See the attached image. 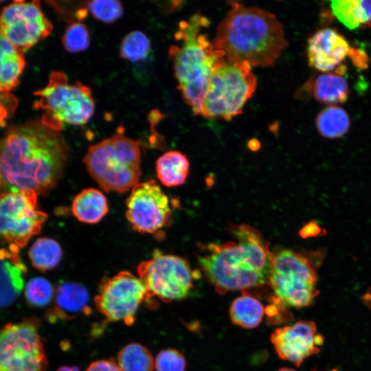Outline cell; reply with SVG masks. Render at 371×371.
I'll return each instance as SVG.
<instances>
[{
    "mask_svg": "<svg viewBox=\"0 0 371 371\" xmlns=\"http://www.w3.org/2000/svg\"><path fill=\"white\" fill-rule=\"evenodd\" d=\"M209 23V20L200 14L180 22L175 35L180 45H172L168 51L178 89L196 115H200L213 68L225 56L204 32Z\"/></svg>",
    "mask_w": 371,
    "mask_h": 371,
    "instance_id": "cell-4",
    "label": "cell"
},
{
    "mask_svg": "<svg viewBox=\"0 0 371 371\" xmlns=\"http://www.w3.org/2000/svg\"><path fill=\"white\" fill-rule=\"evenodd\" d=\"M190 162L186 155L177 150L168 151L156 161V173L160 182L166 187L183 185L189 174Z\"/></svg>",
    "mask_w": 371,
    "mask_h": 371,
    "instance_id": "cell-21",
    "label": "cell"
},
{
    "mask_svg": "<svg viewBox=\"0 0 371 371\" xmlns=\"http://www.w3.org/2000/svg\"><path fill=\"white\" fill-rule=\"evenodd\" d=\"M36 317L0 329V371H45L47 355Z\"/></svg>",
    "mask_w": 371,
    "mask_h": 371,
    "instance_id": "cell-9",
    "label": "cell"
},
{
    "mask_svg": "<svg viewBox=\"0 0 371 371\" xmlns=\"http://www.w3.org/2000/svg\"><path fill=\"white\" fill-rule=\"evenodd\" d=\"M330 7L333 14L348 29L371 27V0L332 1Z\"/></svg>",
    "mask_w": 371,
    "mask_h": 371,
    "instance_id": "cell-22",
    "label": "cell"
},
{
    "mask_svg": "<svg viewBox=\"0 0 371 371\" xmlns=\"http://www.w3.org/2000/svg\"><path fill=\"white\" fill-rule=\"evenodd\" d=\"M71 211L80 222L95 224L108 213V201L100 190L92 188H86L74 198Z\"/></svg>",
    "mask_w": 371,
    "mask_h": 371,
    "instance_id": "cell-20",
    "label": "cell"
},
{
    "mask_svg": "<svg viewBox=\"0 0 371 371\" xmlns=\"http://www.w3.org/2000/svg\"><path fill=\"white\" fill-rule=\"evenodd\" d=\"M83 161L90 176L106 192L124 193L139 183V142L122 133L91 146Z\"/></svg>",
    "mask_w": 371,
    "mask_h": 371,
    "instance_id": "cell-5",
    "label": "cell"
},
{
    "mask_svg": "<svg viewBox=\"0 0 371 371\" xmlns=\"http://www.w3.org/2000/svg\"><path fill=\"white\" fill-rule=\"evenodd\" d=\"M150 52V42L140 31H133L125 36L120 47V55L124 59L138 62L145 60Z\"/></svg>",
    "mask_w": 371,
    "mask_h": 371,
    "instance_id": "cell-28",
    "label": "cell"
},
{
    "mask_svg": "<svg viewBox=\"0 0 371 371\" xmlns=\"http://www.w3.org/2000/svg\"><path fill=\"white\" fill-rule=\"evenodd\" d=\"M331 371H337V370H331Z\"/></svg>",
    "mask_w": 371,
    "mask_h": 371,
    "instance_id": "cell-38",
    "label": "cell"
},
{
    "mask_svg": "<svg viewBox=\"0 0 371 371\" xmlns=\"http://www.w3.org/2000/svg\"><path fill=\"white\" fill-rule=\"evenodd\" d=\"M18 102L8 91H0V126L5 125L6 121L13 115Z\"/></svg>",
    "mask_w": 371,
    "mask_h": 371,
    "instance_id": "cell-33",
    "label": "cell"
},
{
    "mask_svg": "<svg viewBox=\"0 0 371 371\" xmlns=\"http://www.w3.org/2000/svg\"><path fill=\"white\" fill-rule=\"evenodd\" d=\"M138 277L145 285L149 299L164 302L186 297L193 287L194 274L188 262L179 256L165 254L158 249L152 258L141 262Z\"/></svg>",
    "mask_w": 371,
    "mask_h": 371,
    "instance_id": "cell-10",
    "label": "cell"
},
{
    "mask_svg": "<svg viewBox=\"0 0 371 371\" xmlns=\"http://www.w3.org/2000/svg\"><path fill=\"white\" fill-rule=\"evenodd\" d=\"M212 43L227 59L251 67L272 65L288 44L283 26L273 14L238 2L232 3L218 24Z\"/></svg>",
    "mask_w": 371,
    "mask_h": 371,
    "instance_id": "cell-3",
    "label": "cell"
},
{
    "mask_svg": "<svg viewBox=\"0 0 371 371\" xmlns=\"http://www.w3.org/2000/svg\"><path fill=\"white\" fill-rule=\"evenodd\" d=\"M350 124L347 112L336 105L326 107L316 118V127L319 133L330 139L344 135L350 128Z\"/></svg>",
    "mask_w": 371,
    "mask_h": 371,
    "instance_id": "cell-25",
    "label": "cell"
},
{
    "mask_svg": "<svg viewBox=\"0 0 371 371\" xmlns=\"http://www.w3.org/2000/svg\"><path fill=\"white\" fill-rule=\"evenodd\" d=\"M54 302L46 314L51 323L69 320L80 313H89V295L82 284L69 281H62L55 289Z\"/></svg>",
    "mask_w": 371,
    "mask_h": 371,
    "instance_id": "cell-17",
    "label": "cell"
},
{
    "mask_svg": "<svg viewBox=\"0 0 371 371\" xmlns=\"http://www.w3.org/2000/svg\"><path fill=\"white\" fill-rule=\"evenodd\" d=\"M27 267L19 248L9 245L0 247V308L12 304L23 290Z\"/></svg>",
    "mask_w": 371,
    "mask_h": 371,
    "instance_id": "cell-18",
    "label": "cell"
},
{
    "mask_svg": "<svg viewBox=\"0 0 371 371\" xmlns=\"http://www.w3.org/2000/svg\"><path fill=\"white\" fill-rule=\"evenodd\" d=\"M86 8L100 21L113 23L123 14V7L116 0H94L87 2Z\"/></svg>",
    "mask_w": 371,
    "mask_h": 371,
    "instance_id": "cell-31",
    "label": "cell"
},
{
    "mask_svg": "<svg viewBox=\"0 0 371 371\" xmlns=\"http://www.w3.org/2000/svg\"><path fill=\"white\" fill-rule=\"evenodd\" d=\"M271 341L280 359L300 366L306 358L319 352L324 339L317 333L313 322L302 320L277 328Z\"/></svg>",
    "mask_w": 371,
    "mask_h": 371,
    "instance_id": "cell-15",
    "label": "cell"
},
{
    "mask_svg": "<svg viewBox=\"0 0 371 371\" xmlns=\"http://www.w3.org/2000/svg\"><path fill=\"white\" fill-rule=\"evenodd\" d=\"M186 360L183 355L175 349L160 351L155 361L156 371H185Z\"/></svg>",
    "mask_w": 371,
    "mask_h": 371,
    "instance_id": "cell-32",
    "label": "cell"
},
{
    "mask_svg": "<svg viewBox=\"0 0 371 371\" xmlns=\"http://www.w3.org/2000/svg\"><path fill=\"white\" fill-rule=\"evenodd\" d=\"M256 85L248 63L221 58L213 68L200 115L206 118L231 120L241 113Z\"/></svg>",
    "mask_w": 371,
    "mask_h": 371,
    "instance_id": "cell-6",
    "label": "cell"
},
{
    "mask_svg": "<svg viewBox=\"0 0 371 371\" xmlns=\"http://www.w3.org/2000/svg\"><path fill=\"white\" fill-rule=\"evenodd\" d=\"M55 289L51 282L43 277H34L26 284L25 297L33 307L41 308L48 305L54 297Z\"/></svg>",
    "mask_w": 371,
    "mask_h": 371,
    "instance_id": "cell-29",
    "label": "cell"
},
{
    "mask_svg": "<svg viewBox=\"0 0 371 371\" xmlns=\"http://www.w3.org/2000/svg\"><path fill=\"white\" fill-rule=\"evenodd\" d=\"M278 371H296V370H295L293 369H291V368H282L280 370H278Z\"/></svg>",
    "mask_w": 371,
    "mask_h": 371,
    "instance_id": "cell-37",
    "label": "cell"
},
{
    "mask_svg": "<svg viewBox=\"0 0 371 371\" xmlns=\"http://www.w3.org/2000/svg\"><path fill=\"white\" fill-rule=\"evenodd\" d=\"M37 195L32 191L0 194V240L20 249L41 232L47 215L38 208Z\"/></svg>",
    "mask_w": 371,
    "mask_h": 371,
    "instance_id": "cell-11",
    "label": "cell"
},
{
    "mask_svg": "<svg viewBox=\"0 0 371 371\" xmlns=\"http://www.w3.org/2000/svg\"><path fill=\"white\" fill-rule=\"evenodd\" d=\"M62 41L64 48L70 53L86 50L90 44L87 25L80 21L70 23L65 29Z\"/></svg>",
    "mask_w": 371,
    "mask_h": 371,
    "instance_id": "cell-30",
    "label": "cell"
},
{
    "mask_svg": "<svg viewBox=\"0 0 371 371\" xmlns=\"http://www.w3.org/2000/svg\"><path fill=\"white\" fill-rule=\"evenodd\" d=\"M117 363L122 371H153L155 361L150 351L138 343H131L118 352Z\"/></svg>",
    "mask_w": 371,
    "mask_h": 371,
    "instance_id": "cell-27",
    "label": "cell"
},
{
    "mask_svg": "<svg viewBox=\"0 0 371 371\" xmlns=\"http://www.w3.org/2000/svg\"><path fill=\"white\" fill-rule=\"evenodd\" d=\"M38 100L34 106L44 111L41 122L60 132L64 124L82 126L93 115L95 102L91 89L77 81L70 83L61 71H54L47 85L35 92Z\"/></svg>",
    "mask_w": 371,
    "mask_h": 371,
    "instance_id": "cell-7",
    "label": "cell"
},
{
    "mask_svg": "<svg viewBox=\"0 0 371 371\" xmlns=\"http://www.w3.org/2000/svg\"><path fill=\"white\" fill-rule=\"evenodd\" d=\"M322 227L315 221H312L306 224L300 231V234L302 238L315 237L322 234Z\"/></svg>",
    "mask_w": 371,
    "mask_h": 371,
    "instance_id": "cell-35",
    "label": "cell"
},
{
    "mask_svg": "<svg viewBox=\"0 0 371 371\" xmlns=\"http://www.w3.org/2000/svg\"><path fill=\"white\" fill-rule=\"evenodd\" d=\"M67 157L60 132L41 122L10 127L0 139V193L46 194L61 178Z\"/></svg>",
    "mask_w": 371,
    "mask_h": 371,
    "instance_id": "cell-1",
    "label": "cell"
},
{
    "mask_svg": "<svg viewBox=\"0 0 371 371\" xmlns=\"http://www.w3.org/2000/svg\"><path fill=\"white\" fill-rule=\"evenodd\" d=\"M265 313L262 304L249 293L236 298L229 308V316L232 322L244 328L251 329L261 322Z\"/></svg>",
    "mask_w": 371,
    "mask_h": 371,
    "instance_id": "cell-24",
    "label": "cell"
},
{
    "mask_svg": "<svg viewBox=\"0 0 371 371\" xmlns=\"http://www.w3.org/2000/svg\"><path fill=\"white\" fill-rule=\"evenodd\" d=\"M86 371H122L112 359H102L91 363Z\"/></svg>",
    "mask_w": 371,
    "mask_h": 371,
    "instance_id": "cell-34",
    "label": "cell"
},
{
    "mask_svg": "<svg viewBox=\"0 0 371 371\" xmlns=\"http://www.w3.org/2000/svg\"><path fill=\"white\" fill-rule=\"evenodd\" d=\"M62 256L63 251L60 244L47 237L36 239L29 251L32 265L41 271L54 269L60 263Z\"/></svg>",
    "mask_w": 371,
    "mask_h": 371,
    "instance_id": "cell-26",
    "label": "cell"
},
{
    "mask_svg": "<svg viewBox=\"0 0 371 371\" xmlns=\"http://www.w3.org/2000/svg\"><path fill=\"white\" fill-rule=\"evenodd\" d=\"M25 66L24 52L0 33V91L10 92L16 87Z\"/></svg>",
    "mask_w": 371,
    "mask_h": 371,
    "instance_id": "cell-19",
    "label": "cell"
},
{
    "mask_svg": "<svg viewBox=\"0 0 371 371\" xmlns=\"http://www.w3.org/2000/svg\"><path fill=\"white\" fill-rule=\"evenodd\" d=\"M52 29L38 1H14L0 14V33L23 52L48 36Z\"/></svg>",
    "mask_w": 371,
    "mask_h": 371,
    "instance_id": "cell-13",
    "label": "cell"
},
{
    "mask_svg": "<svg viewBox=\"0 0 371 371\" xmlns=\"http://www.w3.org/2000/svg\"><path fill=\"white\" fill-rule=\"evenodd\" d=\"M231 231L234 240L210 244L198 258L207 280L221 295L263 286L271 266L273 253L254 227L240 224Z\"/></svg>",
    "mask_w": 371,
    "mask_h": 371,
    "instance_id": "cell-2",
    "label": "cell"
},
{
    "mask_svg": "<svg viewBox=\"0 0 371 371\" xmlns=\"http://www.w3.org/2000/svg\"><path fill=\"white\" fill-rule=\"evenodd\" d=\"M171 214L168 197L155 180L139 182L131 190L126 217L134 230L156 233L167 224Z\"/></svg>",
    "mask_w": 371,
    "mask_h": 371,
    "instance_id": "cell-14",
    "label": "cell"
},
{
    "mask_svg": "<svg viewBox=\"0 0 371 371\" xmlns=\"http://www.w3.org/2000/svg\"><path fill=\"white\" fill-rule=\"evenodd\" d=\"M313 94L316 100L330 106L343 103L348 95V82L339 74H322L313 85Z\"/></svg>",
    "mask_w": 371,
    "mask_h": 371,
    "instance_id": "cell-23",
    "label": "cell"
},
{
    "mask_svg": "<svg viewBox=\"0 0 371 371\" xmlns=\"http://www.w3.org/2000/svg\"><path fill=\"white\" fill-rule=\"evenodd\" d=\"M57 371H80V370L76 366H63Z\"/></svg>",
    "mask_w": 371,
    "mask_h": 371,
    "instance_id": "cell-36",
    "label": "cell"
},
{
    "mask_svg": "<svg viewBox=\"0 0 371 371\" xmlns=\"http://www.w3.org/2000/svg\"><path fill=\"white\" fill-rule=\"evenodd\" d=\"M149 300L142 280L130 271H121L102 281L94 303L109 321L131 325L141 304Z\"/></svg>",
    "mask_w": 371,
    "mask_h": 371,
    "instance_id": "cell-12",
    "label": "cell"
},
{
    "mask_svg": "<svg viewBox=\"0 0 371 371\" xmlns=\"http://www.w3.org/2000/svg\"><path fill=\"white\" fill-rule=\"evenodd\" d=\"M317 281L314 265L304 255L287 249L273 253L267 284L276 304L295 308L309 305L319 293Z\"/></svg>",
    "mask_w": 371,
    "mask_h": 371,
    "instance_id": "cell-8",
    "label": "cell"
},
{
    "mask_svg": "<svg viewBox=\"0 0 371 371\" xmlns=\"http://www.w3.org/2000/svg\"><path fill=\"white\" fill-rule=\"evenodd\" d=\"M350 50V45L343 36L333 29L324 28L308 39V63L318 71H330L341 63Z\"/></svg>",
    "mask_w": 371,
    "mask_h": 371,
    "instance_id": "cell-16",
    "label": "cell"
}]
</instances>
